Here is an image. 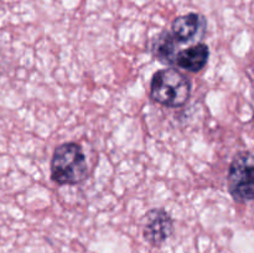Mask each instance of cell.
<instances>
[{"label": "cell", "mask_w": 254, "mask_h": 253, "mask_svg": "<svg viewBox=\"0 0 254 253\" xmlns=\"http://www.w3.org/2000/svg\"><path fill=\"white\" fill-rule=\"evenodd\" d=\"M88 176L86 155L78 143L68 141L56 146L51 159V180L57 185H77Z\"/></svg>", "instance_id": "obj_1"}, {"label": "cell", "mask_w": 254, "mask_h": 253, "mask_svg": "<svg viewBox=\"0 0 254 253\" xmlns=\"http://www.w3.org/2000/svg\"><path fill=\"white\" fill-rule=\"evenodd\" d=\"M192 92L191 81L175 67L158 69L151 77L150 97L161 106L179 108L189 102Z\"/></svg>", "instance_id": "obj_2"}, {"label": "cell", "mask_w": 254, "mask_h": 253, "mask_svg": "<svg viewBox=\"0 0 254 253\" xmlns=\"http://www.w3.org/2000/svg\"><path fill=\"white\" fill-rule=\"evenodd\" d=\"M227 186L236 202L254 200V154L241 151L233 158L228 169Z\"/></svg>", "instance_id": "obj_3"}, {"label": "cell", "mask_w": 254, "mask_h": 253, "mask_svg": "<svg viewBox=\"0 0 254 253\" xmlns=\"http://www.w3.org/2000/svg\"><path fill=\"white\" fill-rule=\"evenodd\" d=\"M174 233V220L165 208H151L146 212L143 236L153 247H161Z\"/></svg>", "instance_id": "obj_4"}, {"label": "cell", "mask_w": 254, "mask_h": 253, "mask_svg": "<svg viewBox=\"0 0 254 253\" xmlns=\"http://www.w3.org/2000/svg\"><path fill=\"white\" fill-rule=\"evenodd\" d=\"M210 57V47L203 42L191 45L186 49L179 50L174 60V66L181 69L197 73L206 67Z\"/></svg>", "instance_id": "obj_5"}, {"label": "cell", "mask_w": 254, "mask_h": 253, "mask_svg": "<svg viewBox=\"0 0 254 253\" xmlns=\"http://www.w3.org/2000/svg\"><path fill=\"white\" fill-rule=\"evenodd\" d=\"M206 20L196 12L178 16L171 24V31L174 39L179 44H188L196 39L198 31H205Z\"/></svg>", "instance_id": "obj_6"}, {"label": "cell", "mask_w": 254, "mask_h": 253, "mask_svg": "<svg viewBox=\"0 0 254 253\" xmlns=\"http://www.w3.org/2000/svg\"><path fill=\"white\" fill-rule=\"evenodd\" d=\"M179 42L176 41L170 34V31H161L156 36H154L150 44V52L159 62L168 66H174V60L178 54Z\"/></svg>", "instance_id": "obj_7"}]
</instances>
